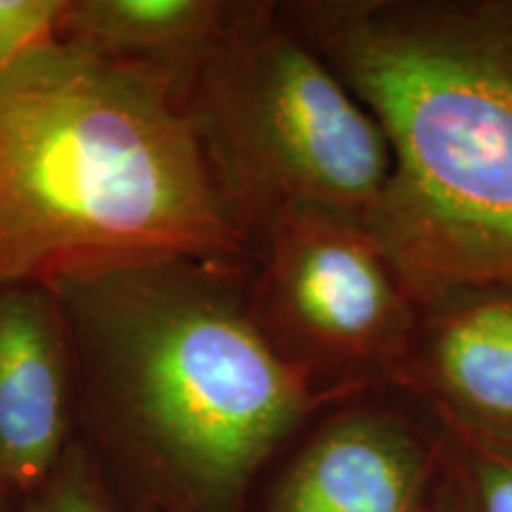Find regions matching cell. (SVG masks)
<instances>
[{"label": "cell", "instance_id": "cell-1", "mask_svg": "<svg viewBox=\"0 0 512 512\" xmlns=\"http://www.w3.org/2000/svg\"><path fill=\"white\" fill-rule=\"evenodd\" d=\"M252 261L166 259L50 285L74 354L79 437L152 512H242L330 399L249 316Z\"/></svg>", "mask_w": 512, "mask_h": 512}, {"label": "cell", "instance_id": "cell-2", "mask_svg": "<svg viewBox=\"0 0 512 512\" xmlns=\"http://www.w3.org/2000/svg\"><path fill=\"white\" fill-rule=\"evenodd\" d=\"M254 261L171 88L67 43L0 74V287Z\"/></svg>", "mask_w": 512, "mask_h": 512}, {"label": "cell", "instance_id": "cell-3", "mask_svg": "<svg viewBox=\"0 0 512 512\" xmlns=\"http://www.w3.org/2000/svg\"><path fill=\"white\" fill-rule=\"evenodd\" d=\"M280 19L380 124L368 226L418 297L512 275V0H283Z\"/></svg>", "mask_w": 512, "mask_h": 512}, {"label": "cell", "instance_id": "cell-4", "mask_svg": "<svg viewBox=\"0 0 512 512\" xmlns=\"http://www.w3.org/2000/svg\"><path fill=\"white\" fill-rule=\"evenodd\" d=\"M174 100L252 259L285 211L370 221L392 181L380 124L273 0H235Z\"/></svg>", "mask_w": 512, "mask_h": 512}, {"label": "cell", "instance_id": "cell-5", "mask_svg": "<svg viewBox=\"0 0 512 512\" xmlns=\"http://www.w3.org/2000/svg\"><path fill=\"white\" fill-rule=\"evenodd\" d=\"M247 306L275 354L342 401L394 382L420 297L368 221L290 209L256 249Z\"/></svg>", "mask_w": 512, "mask_h": 512}, {"label": "cell", "instance_id": "cell-6", "mask_svg": "<svg viewBox=\"0 0 512 512\" xmlns=\"http://www.w3.org/2000/svg\"><path fill=\"white\" fill-rule=\"evenodd\" d=\"M266 512H427L444 470L437 415L399 387L325 406L299 432Z\"/></svg>", "mask_w": 512, "mask_h": 512}, {"label": "cell", "instance_id": "cell-7", "mask_svg": "<svg viewBox=\"0 0 512 512\" xmlns=\"http://www.w3.org/2000/svg\"><path fill=\"white\" fill-rule=\"evenodd\" d=\"M392 387L446 425L512 441V275L422 292Z\"/></svg>", "mask_w": 512, "mask_h": 512}, {"label": "cell", "instance_id": "cell-8", "mask_svg": "<svg viewBox=\"0 0 512 512\" xmlns=\"http://www.w3.org/2000/svg\"><path fill=\"white\" fill-rule=\"evenodd\" d=\"M79 434L74 354L55 292L0 287V489L36 491Z\"/></svg>", "mask_w": 512, "mask_h": 512}, {"label": "cell", "instance_id": "cell-9", "mask_svg": "<svg viewBox=\"0 0 512 512\" xmlns=\"http://www.w3.org/2000/svg\"><path fill=\"white\" fill-rule=\"evenodd\" d=\"M233 8L235 0H64L60 41L157 76L174 95Z\"/></svg>", "mask_w": 512, "mask_h": 512}, {"label": "cell", "instance_id": "cell-10", "mask_svg": "<svg viewBox=\"0 0 512 512\" xmlns=\"http://www.w3.org/2000/svg\"><path fill=\"white\" fill-rule=\"evenodd\" d=\"M19 505L22 512H124L98 458L79 434L46 482Z\"/></svg>", "mask_w": 512, "mask_h": 512}, {"label": "cell", "instance_id": "cell-11", "mask_svg": "<svg viewBox=\"0 0 512 512\" xmlns=\"http://www.w3.org/2000/svg\"><path fill=\"white\" fill-rule=\"evenodd\" d=\"M441 427L448 458L477 512H512V441L482 437L446 422Z\"/></svg>", "mask_w": 512, "mask_h": 512}, {"label": "cell", "instance_id": "cell-12", "mask_svg": "<svg viewBox=\"0 0 512 512\" xmlns=\"http://www.w3.org/2000/svg\"><path fill=\"white\" fill-rule=\"evenodd\" d=\"M64 0H0V74L60 43Z\"/></svg>", "mask_w": 512, "mask_h": 512}, {"label": "cell", "instance_id": "cell-13", "mask_svg": "<svg viewBox=\"0 0 512 512\" xmlns=\"http://www.w3.org/2000/svg\"><path fill=\"white\" fill-rule=\"evenodd\" d=\"M430 512H477L475 503H472L470 494H467L463 479H460L451 458H448V453L444 460V470H441V477L437 482V489H434Z\"/></svg>", "mask_w": 512, "mask_h": 512}, {"label": "cell", "instance_id": "cell-14", "mask_svg": "<svg viewBox=\"0 0 512 512\" xmlns=\"http://www.w3.org/2000/svg\"><path fill=\"white\" fill-rule=\"evenodd\" d=\"M15 503H19V501H12V498L5 496V491L0 489V512H3L5 508H10V505H15Z\"/></svg>", "mask_w": 512, "mask_h": 512}, {"label": "cell", "instance_id": "cell-15", "mask_svg": "<svg viewBox=\"0 0 512 512\" xmlns=\"http://www.w3.org/2000/svg\"><path fill=\"white\" fill-rule=\"evenodd\" d=\"M17 505V503H15ZM15 505H10V508H5L3 512H15ZM19 512H22V508H19Z\"/></svg>", "mask_w": 512, "mask_h": 512}, {"label": "cell", "instance_id": "cell-16", "mask_svg": "<svg viewBox=\"0 0 512 512\" xmlns=\"http://www.w3.org/2000/svg\"><path fill=\"white\" fill-rule=\"evenodd\" d=\"M430 510H432V505H430ZM430 510H427V512H430Z\"/></svg>", "mask_w": 512, "mask_h": 512}]
</instances>
